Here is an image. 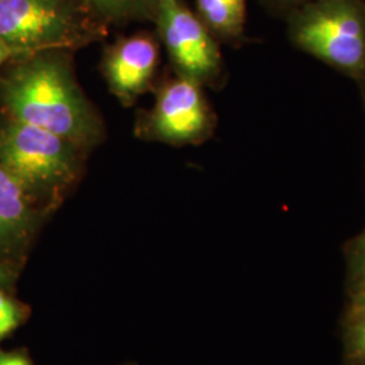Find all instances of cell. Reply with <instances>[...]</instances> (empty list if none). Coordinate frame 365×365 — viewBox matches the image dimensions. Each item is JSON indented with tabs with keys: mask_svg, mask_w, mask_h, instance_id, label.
I'll return each instance as SVG.
<instances>
[{
	"mask_svg": "<svg viewBox=\"0 0 365 365\" xmlns=\"http://www.w3.org/2000/svg\"><path fill=\"white\" fill-rule=\"evenodd\" d=\"M361 87V91H363V93H364L365 96V84H363V86H360Z\"/></svg>",
	"mask_w": 365,
	"mask_h": 365,
	"instance_id": "obj_18",
	"label": "cell"
},
{
	"mask_svg": "<svg viewBox=\"0 0 365 365\" xmlns=\"http://www.w3.org/2000/svg\"><path fill=\"white\" fill-rule=\"evenodd\" d=\"M194 13L220 43L235 46L245 39L247 0H195Z\"/></svg>",
	"mask_w": 365,
	"mask_h": 365,
	"instance_id": "obj_9",
	"label": "cell"
},
{
	"mask_svg": "<svg viewBox=\"0 0 365 365\" xmlns=\"http://www.w3.org/2000/svg\"><path fill=\"white\" fill-rule=\"evenodd\" d=\"M21 322V312L11 298L0 291V339L9 336Z\"/></svg>",
	"mask_w": 365,
	"mask_h": 365,
	"instance_id": "obj_12",
	"label": "cell"
},
{
	"mask_svg": "<svg viewBox=\"0 0 365 365\" xmlns=\"http://www.w3.org/2000/svg\"><path fill=\"white\" fill-rule=\"evenodd\" d=\"M73 54L49 49L15 57L0 72V113L92 153L105 143L107 130L78 84Z\"/></svg>",
	"mask_w": 365,
	"mask_h": 365,
	"instance_id": "obj_1",
	"label": "cell"
},
{
	"mask_svg": "<svg viewBox=\"0 0 365 365\" xmlns=\"http://www.w3.org/2000/svg\"><path fill=\"white\" fill-rule=\"evenodd\" d=\"M349 260L354 284L365 283V230L364 233L353 242Z\"/></svg>",
	"mask_w": 365,
	"mask_h": 365,
	"instance_id": "obj_13",
	"label": "cell"
},
{
	"mask_svg": "<svg viewBox=\"0 0 365 365\" xmlns=\"http://www.w3.org/2000/svg\"><path fill=\"white\" fill-rule=\"evenodd\" d=\"M312 1V0H262V3L274 13L282 14V15H287L292 10L298 9L300 6H303L304 3Z\"/></svg>",
	"mask_w": 365,
	"mask_h": 365,
	"instance_id": "obj_14",
	"label": "cell"
},
{
	"mask_svg": "<svg viewBox=\"0 0 365 365\" xmlns=\"http://www.w3.org/2000/svg\"><path fill=\"white\" fill-rule=\"evenodd\" d=\"M0 365H31L25 356L19 353H0Z\"/></svg>",
	"mask_w": 365,
	"mask_h": 365,
	"instance_id": "obj_15",
	"label": "cell"
},
{
	"mask_svg": "<svg viewBox=\"0 0 365 365\" xmlns=\"http://www.w3.org/2000/svg\"><path fill=\"white\" fill-rule=\"evenodd\" d=\"M161 42L156 31L141 30L106 45L101 60V73L108 91L123 107H131L153 92L160 78Z\"/></svg>",
	"mask_w": 365,
	"mask_h": 365,
	"instance_id": "obj_7",
	"label": "cell"
},
{
	"mask_svg": "<svg viewBox=\"0 0 365 365\" xmlns=\"http://www.w3.org/2000/svg\"><path fill=\"white\" fill-rule=\"evenodd\" d=\"M11 280V265L0 260V287L6 286Z\"/></svg>",
	"mask_w": 365,
	"mask_h": 365,
	"instance_id": "obj_17",
	"label": "cell"
},
{
	"mask_svg": "<svg viewBox=\"0 0 365 365\" xmlns=\"http://www.w3.org/2000/svg\"><path fill=\"white\" fill-rule=\"evenodd\" d=\"M15 57H19V54L16 52H14L11 48H9L7 45H4V43L0 41V72H1V69L7 66L11 60H14Z\"/></svg>",
	"mask_w": 365,
	"mask_h": 365,
	"instance_id": "obj_16",
	"label": "cell"
},
{
	"mask_svg": "<svg viewBox=\"0 0 365 365\" xmlns=\"http://www.w3.org/2000/svg\"><path fill=\"white\" fill-rule=\"evenodd\" d=\"M153 93V106L135 115L138 140L180 148L203 144L212 137L217 115L202 86L170 69L160 76Z\"/></svg>",
	"mask_w": 365,
	"mask_h": 365,
	"instance_id": "obj_5",
	"label": "cell"
},
{
	"mask_svg": "<svg viewBox=\"0 0 365 365\" xmlns=\"http://www.w3.org/2000/svg\"><path fill=\"white\" fill-rule=\"evenodd\" d=\"M90 156L72 141L0 113V165L45 217L81 182Z\"/></svg>",
	"mask_w": 365,
	"mask_h": 365,
	"instance_id": "obj_2",
	"label": "cell"
},
{
	"mask_svg": "<svg viewBox=\"0 0 365 365\" xmlns=\"http://www.w3.org/2000/svg\"><path fill=\"white\" fill-rule=\"evenodd\" d=\"M108 36L81 0H0V41L19 56L76 52Z\"/></svg>",
	"mask_w": 365,
	"mask_h": 365,
	"instance_id": "obj_4",
	"label": "cell"
},
{
	"mask_svg": "<svg viewBox=\"0 0 365 365\" xmlns=\"http://www.w3.org/2000/svg\"><path fill=\"white\" fill-rule=\"evenodd\" d=\"M344 351L351 365H365V313L349 312L344 329Z\"/></svg>",
	"mask_w": 365,
	"mask_h": 365,
	"instance_id": "obj_11",
	"label": "cell"
},
{
	"mask_svg": "<svg viewBox=\"0 0 365 365\" xmlns=\"http://www.w3.org/2000/svg\"><path fill=\"white\" fill-rule=\"evenodd\" d=\"M289 42L365 84V0H312L286 15Z\"/></svg>",
	"mask_w": 365,
	"mask_h": 365,
	"instance_id": "obj_3",
	"label": "cell"
},
{
	"mask_svg": "<svg viewBox=\"0 0 365 365\" xmlns=\"http://www.w3.org/2000/svg\"><path fill=\"white\" fill-rule=\"evenodd\" d=\"M156 34L170 57V69L203 88L220 90L226 81L220 42L184 0H158Z\"/></svg>",
	"mask_w": 365,
	"mask_h": 365,
	"instance_id": "obj_6",
	"label": "cell"
},
{
	"mask_svg": "<svg viewBox=\"0 0 365 365\" xmlns=\"http://www.w3.org/2000/svg\"><path fill=\"white\" fill-rule=\"evenodd\" d=\"M88 11L106 26L133 22H153L158 0H81Z\"/></svg>",
	"mask_w": 365,
	"mask_h": 365,
	"instance_id": "obj_10",
	"label": "cell"
},
{
	"mask_svg": "<svg viewBox=\"0 0 365 365\" xmlns=\"http://www.w3.org/2000/svg\"><path fill=\"white\" fill-rule=\"evenodd\" d=\"M46 217L0 165V260L11 265L27 252Z\"/></svg>",
	"mask_w": 365,
	"mask_h": 365,
	"instance_id": "obj_8",
	"label": "cell"
}]
</instances>
